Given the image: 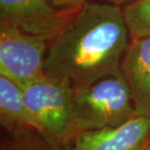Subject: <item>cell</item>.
Returning <instances> with one entry per match:
<instances>
[{"label": "cell", "mask_w": 150, "mask_h": 150, "mask_svg": "<svg viewBox=\"0 0 150 150\" xmlns=\"http://www.w3.org/2000/svg\"><path fill=\"white\" fill-rule=\"evenodd\" d=\"M150 140V120L134 116L118 127L80 131L71 150H143Z\"/></svg>", "instance_id": "6"}, {"label": "cell", "mask_w": 150, "mask_h": 150, "mask_svg": "<svg viewBox=\"0 0 150 150\" xmlns=\"http://www.w3.org/2000/svg\"><path fill=\"white\" fill-rule=\"evenodd\" d=\"M90 0H51L53 5L64 14H73Z\"/></svg>", "instance_id": "11"}, {"label": "cell", "mask_w": 150, "mask_h": 150, "mask_svg": "<svg viewBox=\"0 0 150 150\" xmlns=\"http://www.w3.org/2000/svg\"><path fill=\"white\" fill-rule=\"evenodd\" d=\"M121 72L132 94L137 114L150 120V37L131 40Z\"/></svg>", "instance_id": "7"}, {"label": "cell", "mask_w": 150, "mask_h": 150, "mask_svg": "<svg viewBox=\"0 0 150 150\" xmlns=\"http://www.w3.org/2000/svg\"><path fill=\"white\" fill-rule=\"evenodd\" d=\"M23 92L37 131L58 143L70 146L80 132L74 111L73 87L44 73L23 86Z\"/></svg>", "instance_id": "3"}, {"label": "cell", "mask_w": 150, "mask_h": 150, "mask_svg": "<svg viewBox=\"0 0 150 150\" xmlns=\"http://www.w3.org/2000/svg\"><path fill=\"white\" fill-rule=\"evenodd\" d=\"M122 11L131 40L150 37V0H136Z\"/></svg>", "instance_id": "10"}, {"label": "cell", "mask_w": 150, "mask_h": 150, "mask_svg": "<svg viewBox=\"0 0 150 150\" xmlns=\"http://www.w3.org/2000/svg\"><path fill=\"white\" fill-rule=\"evenodd\" d=\"M49 40L0 23V75L25 86L45 73Z\"/></svg>", "instance_id": "4"}, {"label": "cell", "mask_w": 150, "mask_h": 150, "mask_svg": "<svg viewBox=\"0 0 150 150\" xmlns=\"http://www.w3.org/2000/svg\"><path fill=\"white\" fill-rule=\"evenodd\" d=\"M73 101L80 131L118 127L137 115L121 71L73 88Z\"/></svg>", "instance_id": "2"}, {"label": "cell", "mask_w": 150, "mask_h": 150, "mask_svg": "<svg viewBox=\"0 0 150 150\" xmlns=\"http://www.w3.org/2000/svg\"><path fill=\"white\" fill-rule=\"evenodd\" d=\"M0 150H71L50 139L35 129L21 127L4 130L1 136Z\"/></svg>", "instance_id": "9"}, {"label": "cell", "mask_w": 150, "mask_h": 150, "mask_svg": "<svg viewBox=\"0 0 150 150\" xmlns=\"http://www.w3.org/2000/svg\"><path fill=\"white\" fill-rule=\"evenodd\" d=\"M143 150H150V140H149V142L147 143V145L145 146L144 149H143Z\"/></svg>", "instance_id": "13"}, {"label": "cell", "mask_w": 150, "mask_h": 150, "mask_svg": "<svg viewBox=\"0 0 150 150\" xmlns=\"http://www.w3.org/2000/svg\"><path fill=\"white\" fill-rule=\"evenodd\" d=\"M131 43L122 8L90 0L49 42L45 73L73 88L121 71Z\"/></svg>", "instance_id": "1"}, {"label": "cell", "mask_w": 150, "mask_h": 150, "mask_svg": "<svg viewBox=\"0 0 150 150\" xmlns=\"http://www.w3.org/2000/svg\"><path fill=\"white\" fill-rule=\"evenodd\" d=\"M70 15L58 10L51 0H0V23L49 41L61 31Z\"/></svg>", "instance_id": "5"}, {"label": "cell", "mask_w": 150, "mask_h": 150, "mask_svg": "<svg viewBox=\"0 0 150 150\" xmlns=\"http://www.w3.org/2000/svg\"><path fill=\"white\" fill-rule=\"evenodd\" d=\"M0 124L3 130L26 127L37 130L23 98V87L0 75Z\"/></svg>", "instance_id": "8"}, {"label": "cell", "mask_w": 150, "mask_h": 150, "mask_svg": "<svg viewBox=\"0 0 150 150\" xmlns=\"http://www.w3.org/2000/svg\"><path fill=\"white\" fill-rule=\"evenodd\" d=\"M97 1H101V2H106L110 3V4L119 6V7H124V6L130 4V3L136 1V0H97Z\"/></svg>", "instance_id": "12"}]
</instances>
